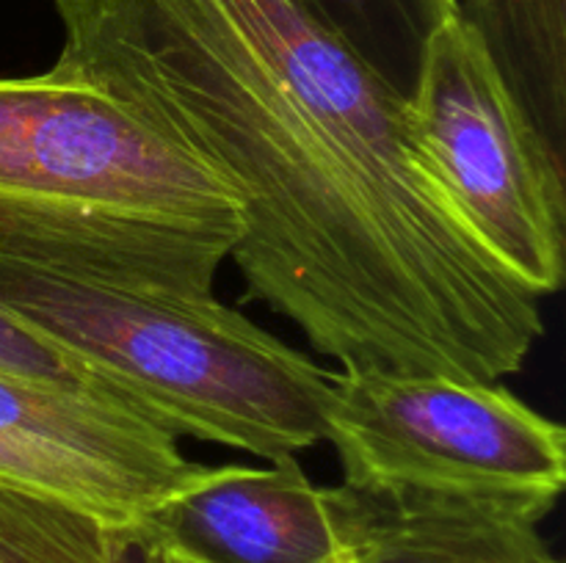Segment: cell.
Segmentation results:
<instances>
[{
  "instance_id": "15",
  "label": "cell",
  "mask_w": 566,
  "mask_h": 563,
  "mask_svg": "<svg viewBox=\"0 0 566 563\" xmlns=\"http://www.w3.org/2000/svg\"><path fill=\"white\" fill-rule=\"evenodd\" d=\"M153 539H155V535H153ZM155 541H158V539H155ZM158 563H193V561H188V557H182V555H177V552L166 550V546L158 541Z\"/></svg>"
},
{
  "instance_id": "7",
  "label": "cell",
  "mask_w": 566,
  "mask_h": 563,
  "mask_svg": "<svg viewBox=\"0 0 566 563\" xmlns=\"http://www.w3.org/2000/svg\"><path fill=\"white\" fill-rule=\"evenodd\" d=\"M0 431L114 484L147 519L199 472L177 436L125 401L53 375L0 368Z\"/></svg>"
},
{
  "instance_id": "11",
  "label": "cell",
  "mask_w": 566,
  "mask_h": 563,
  "mask_svg": "<svg viewBox=\"0 0 566 563\" xmlns=\"http://www.w3.org/2000/svg\"><path fill=\"white\" fill-rule=\"evenodd\" d=\"M125 528L0 478V563H116Z\"/></svg>"
},
{
  "instance_id": "14",
  "label": "cell",
  "mask_w": 566,
  "mask_h": 563,
  "mask_svg": "<svg viewBox=\"0 0 566 563\" xmlns=\"http://www.w3.org/2000/svg\"><path fill=\"white\" fill-rule=\"evenodd\" d=\"M116 563H158V541L144 528V522L127 524Z\"/></svg>"
},
{
  "instance_id": "2",
  "label": "cell",
  "mask_w": 566,
  "mask_h": 563,
  "mask_svg": "<svg viewBox=\"0 0 566 563\" xmlns=\"http://www.w3.org/2000/svg\"><path fill=\"white\" fill-rule=\"evenodd\" d=\"M241 235L235 191L114 94L0 77V257L210 296Z\"/></svg>"
},
{
  "instance_id": "13",
  "label": "cell",
  "mask_w": 566,
  "mask_h": 563,
  "mask_svg": "<svg viewBox=\"0 0 566 563\" xmlns=\"http://www.w3.org/2000/svg\"><path fill=\"white\" fill-rule=\"evenodd\" d=\"M0 368L11 370H25V373H39V375H53V379L72 381V384L83 386H97L64 357L55 348H50L48 342H42L39 337L28 334L20 323H17L11 315H6L0 309ZM103 392V390H97ZM108 395V392H105Z\"/></svg>"
},
{
  "instance_id": "4",
  "label": "cell",
  "mask_w": 566,
  "mask_h": 563,
  "mask_svg": "<svg viewBox=\"0 0 566 563\" xmlns=\"http://www.w3.org/2000/svg\"><path fill=\"white\" fill-rule=\"evenodd\" d=\"M324 442L348 486L462 497L536 522L566 484V431L501 381L340 370Z\"/></svg>"
},
{
  "instance_id": "6",
  "label": "cell",
  "mask_w": 566,
  "mask_h": 563,
  "mask_svg": "<svg viewBox=\"0 0 566 563\" xmlns=\"http://www.w3.org/2000/svg\"><path fill=\"white\" fill-rule=\"evenodd\" d=\"M144 528L193 563H346L329 491L296 456L199 467Z\"/></svg>"
},
{
  "instance_id": "10",
  "label": "cell",
  "mask_w": 566,
  "mask_h": 563,
  "mask_svg": "<svg viewBox=\"0 0 566 563\" xmlns=\"http://www.w3.org/2000/svg\"><path fill=\"white\" fill-rule=\"evenodd\" d=\"M357 61L403 99L418 81L426 47L459 17L457 0H293Z\"/></svg>"
},
{
  "instance_id": "5",
  "label": "cell",
  "mask_w": 566,
  "mask_h": 563,
  "mask_svg": "<svg viewBox=\"0 0 566 563\" xmlns=\"http://www.w3.org/2000/svg\"><path fill=\"white\" fill-rule=\"evenodd\" d=\"M407 110L426 166L481 246L534 296L562 290L566 166L459 17L431 36Z\"/></svg>"
},
{
  "instance_id": "8",
  "label": "cell",
  "mask_w": 566,
  "mask_h": 563,
  "mask_svg": "<svg viewBox=\"0 0 566 563\" xmlns=\"http://www.w3.org/2000/svg\"><path fill=\"white\" fill-rule=\"evenodd\" d=\"M346 563H562L536 519L462 497L326 486Z\"/></svg>"
},
{
  "instance_id": "12",
  "label": "cell",
  "mask_w": 566,
  "mask_h": 563,
  "mask_svg": "<svg viewBox=\"0 0 566 563\" xmlns=\"http://www.w3.org/2000/svg\"><path fill=\"white\" fill-rule=\"evenodd\" d=\"M0 478L75 502V506L99 513L108 522H142L133 502L114 484H108L103 475L83 467L81 461H72V458L55 456V453L42 450V447L14 439L3 431H0Z\"/></svg>"
},
{
  "instance_id": "9",
  "label": "cell",
  "mask_w": 566,
  "mask_h": 563,
  "mask_svg": "<svg viewBox=\"0 0 566 563\" xmlns=\"http://www.w3.org/2000/svg\"><path fill=\"white\" fill-rule=\"evenodd\" d=\"M542 147L566 166V0H457Z\"/></svg>"
},
{
  "instance_id": "1",
  "label": "cell",
  "mask_w": 566,
  "mask_h": 563,
  "mask_svg": "<svg viewBox=\"0 0 566 563\" xmlns=\"http://www.w3.org/2000/svg\"><path fill=\"white\" fill-rule=\"evenodd\" d=\"M53 70L153 121L235 191L247 296L343 370L503 381L542 301L426 166L407 99L293 0H53Z\"/></svg>"
},
{
  "instance_id": "3",
  "label": "cell",
  "mask_w": 566,
  "mask_h": 563,
  "mask_svg": "<svg viewBox=\"0 0 566 563\" xmlns=\"http://www.w3.org/2000/svg\"><path fill=\"white\" fill-rule=\"evenodd\" d=\"M0 309L171 436L296 456L324 442L332 373L216 296L0 257Z\"/></svg>"
}]
</instances>
